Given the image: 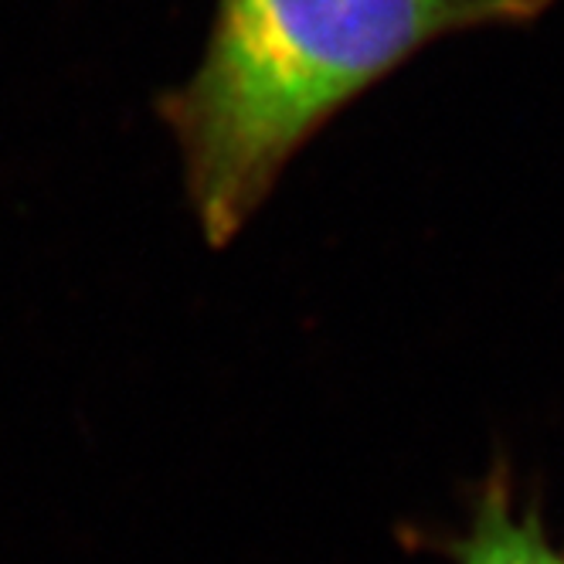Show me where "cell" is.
<instances>
[{
	"label": "cell",
	"mask_w": 564,
	"mask_h": 564,
	"mask_svg": "<svg viewBox=\"0 0 564 564\" xmlns=\"http://www.w3.org/2000/svg\"><path fill=\"white\" fill-rule=\"evenodd\" d=\"M442 551L456 564H564V547L551 541L538 503L517 510L503 463L479 482L466 534L446 541Z\"/></svg>",
	"instance_id": "obj_2"
},
{
	"label": "cell",
	"mask_w": 564,
	"mask_h": 564,
	"mask_svg": "<svg viewBox=\"0 0 564 564\" xmlns=\"http://www.w3.org/2000/svg\"><path fill=\"white\" fill-rule=\"evenodd\" d=\"M554 0H218L194 75L160 112L212 249L252 221L337 112L438 37L520 28Z\"/></svg>",
	"instance_id": "obj_1"
}]
</instances>
